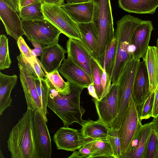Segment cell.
Returning <instances> with one entry per match:
<instances>
[{
	"instance_id": "1",
	"label": "cell",
	"mask_w": 158,
	"mask_h": 158,
	"mask_svg": "<svg viewBox=\"0 0 158 158\" xmlns=\"http://www.w3.org/2000/svg\"><path fill=\"white\" fill-rule=\"evenodd\" d=\"M34 111L27 108L13 128L7 141L12 158H42L34 131Z\"/></svg>"
},
{
	"instance_id": "2",
	"label": "cell",
	"mask_w": 158,
	"mask_h": 158,
	"mask_svg": "<svg viewBox=\"0 0 158 158\" xmlns=\"http://www.w3.org/2000/svg\"><path fill=\"white\" fill-rule=\"evenodd\" d=\"M50 93L47 106L62 120L64 127H68L76 123L81 126L84 122L82 117L85 110L80 105L81 95L83 88L70 84L71 92L64 95L58 92L47 77Z\"/></svg>"
},
{
	"instance_id": "3",
	"label": "cell",
	"mask_w": 158,
	"mask_h": 158,
	"mask_svg": "<svg viewBox=\"0 0 158 158\" xmlns=\"http://www.w3.org/2000/svg\"><path fill=\"white\" fill-rule=\"evenodd\" d=\"M143 20L130 15L123 17L116 23L115 36L116 39V57L111 76V84H116L123 67L135 50L132 44L134 32Z\"/></svg>"
},
{
	"instance_id": "4",
	"label": "cell",
	"mask_w": 158,
	"mask_h": 158,
	"mask_svg": "<svg viewBox=\"0 0 158 158\" xmlns=\"http://www.w3.org/2000/svg\"><path fill=\"white\" fill-rule=\"evenodd\" d=\"M94 3L92 22L98 37V45L92 55L99 61H103L108 47L115 37L110 0H93Z\"/></svg>"
},
{
	"instance_id": "5",
	"label": "cell",
	"mask_w": 158,
	"mask_h": 158,
	"mask_svg": "<svg viewBox=\"0 0 158 158\" xmlns=\"http://www.w3.org/2000/svg\"><path fill=\"white\" fill-rule=\"evenodd\" d=\"M140 59L131 56L124 64L118 77L117 84L118 89V106L114 127L118 129L132 96L133 84Z\"/></svg>"
},
{
	"instance_id": "6",
	"label": "cell",
	"mask_w": 158,
	"mask_h": 158,
	"mask_svg": "<svg viewBox=\"0 0 158 158\" xmlns=\"http://www.w3.org/2000/svg\"><path fill=\"white\" fill-rule=\"evenodd\" d=\"M22 25L27 39L35 41L43 47L58 42L61 32L46 19L22 20Z\"/></svg>"
},
{
	"instance_id": "7",
	"label": "cell",
	"mask_w": 158,
	"mask_h": 158,
	"mask_svg": "<svg viewBox=\"0 0 158 158\" xmlns=\"http://www.w3.org/2000/svg\"><path fill=\"white\" fill-rule=\"evenodd\" d=\"M42 12L46 19L69 38L81 41L77 23L61 7L46 3L42 4Z\"/></svg>"
},
{
	"instance_id": "8",
	"label": "cell",
	"mask_w": 158,
	"mask_h": 158,
	"mask_svg": "<svg viewBox=\"0 0 158 158\" xmlns=\"http://www.w3.org/2000/svg\"><path fill=\"white\" fill-rule=\"evenodd\" d=\"M20 82L26 100L27 108L39 112L46 122L48 119L43 111L42 103L35 83L36 77L28 69L20 53L17 56Z\"/></svg>"
},
{
	"instance_id": "9",
	"label": "cell",
	"mask_w": 158,
	"mask_h": 158,
	"mask_svg": "<svg viewBox=\"0 0 158 158\" xmlns=\"http://www.w3.org/2000/svg\"><path fill=\"white\" fill-rule=\"evenodd\" d=\"M142 125L139 118L138 106L132 95L120 127L118 129L121 143V156L127 150Z\"/></svg>"
},
{
	"instance_id": "10",
	"label": "cell",
	"mask_w": 158,
	"mask_h": 158,
	"mask_svg": "<svg viewBox=\"0 0 158 158\" xmlns=\"http://www.w3.org/2000/svg\"><path fill=\"white\" fill-rule=\"evenodd\" d=\"M111 85L109 91L101 100L92 99L98 116V120L109 128L114 126L118 106V85L117 84Z\"/></svg>"
},
{
	"instance_id": "11",
	"label": "cell",
	"mask_w": 158,
	"mask_h": 158,
	"mask_svg": "<svg viewBox=\"0 0 158 158\" xmlns=\"http://www.w3.org/2000/svg\"><path fill=\"white\" fill-rule=\"evenodd\" d=\"M89 140L78 130L65 127L60 128L53 138L57 149L71 152L78 149Z\"/></svg>"
},
{
	"instance_id": "12",
	"label": "cell",
	"mask_w": 158,
	"mask_h": 158,
	"mask_svg": "<svg viewBox=\"0 0 158 158\" xmlns=\"http://www.w3.org/2000/svg\"><path fill=\"white\" fill-rule=\"evenodd\" d=\"M66 48L68 57L84 70L93 80L92 55L81 41L69 38L66 43Z\"/></svg>"
},
{
	"instance_id": "13",
	"label": "cell",
	"mask_w": 158,
	"mask_h": 158,
	"mask_svg": "<svg viewBox=\"0 0 158 158\" xmlns=\"http://www.w3.org/2000/svg\"><path fill=\"white\" fill-rule=\"evenodd\" d=\"M47 123L39 112H34V131L42 158H51L52 152L51 139Z\"/></svg>"
},
{
	"instance_id": "14",
	"label": "cell",
	"mask_w": 158,
	"mask_h": 158,
	"mask_svg": "<svg viewBox=\"0 0 158 158\" xmlns=\"http://www.w3.org/2000/svg\"><path fill=\"white\" fill-rule=\"evenodd\" d=\"M58 71L70 84L83 89L93 83L89 75L69 57L64 60Z\"/></svg>"
},
{
	"instance_id": "15",
	"label": "cell",
	"mask_w": 158,
	"mask_h": 158,
	"mask_svg": "<svg viewBox=\"0 0 158 158\" xmlns=\"http://www.w3.org/2000/svg\"><path fill=\"white\" fill-rule=\"evenodd\" d=\"M153 129L152 122L142 125L120 158H144L148 139Z\"/></svg>"
},
{
	"instance_id": "16",
	"label": "cell",
	"mask_w": 158,
	"mask_h": 158,
	"mask_svg": "<svg viewBox=\"0 0 158 158\" xmlns=\"http://www.w3.org/2000/svg\"><path fill=\"white\" fill-rule=\"evenodd\" d=\"M153 29L151 21L143 20L135 29L132 39V44L135 47L133 55L135 59H144Z\"/></svg>"
},
{
	"instance_id": "17",
	"label": "cell",
	"mask_w": 158,
	"mask_h": 158,
	"mask_svg": "<svg viewBox=\"0 0 158 158\" xmlns=\"http://www.w3.org/2000/svg\"><path fill=\"white\" fill-rule=\"evenodd\" d=\"M66 50L57 42L43 47L40 62L44 72L52 73L58 70L65 59Z\"/></svg>"
},
{
	"instance_id": "18",
	"label": "cell",
	"mask_w": 158,
	"mask_h": 158,
	"mask_svg": "<svg viewBox=\"0 0 158 158\" xmlns=\"http://www.w3.org/2000/svg\"><path fill=\"white\" fill-rule=\"evenodd\" d=\"M0 18L4 24L7 35L16 41L20 37L25 35L22 27V20L19 15L2 0H0Z\"/></svg>"
},
{
	"instance_id": "19",
	"label": "cell",
	"mask_w": 158,
	"mask_h": 158,
	"mask_svg": "<svg viewBox=\"0 0 158 158\" xmlns=\"http://www.w3.org/2000/svg\"><path fill=\"white\" fill-rule=\"evenodd\" d=\"M151 92L150 83L145 61H140L135 77L132 97L138 106H140Z\"/></svg>"
},
{
	"instance_id": "20",
	"label": "cell",
	"mask_w": 158,
	"mask_h": 158,
	"mask_svg": "<svg viewBox=\"0 0 158 158\" xmlns=\"http://www.w3.org/2000/svg\"><path fill=\"white\" fill-rule=\"evenodd\" d=\"M61 7L69 16L77 23L92 22L94 3L93 0L77 3H64Z\"/></svg>"
},
{
	"instance_id": "21",
	"label": "cell",
	"mask_w": 158,
	"mask_h": 158,
	"mask_svg": "<svg viewBox=\"0 0 158 158\" xmlns=\"http://www.w3.org/2000/svg\"><path fill=\"white\" fill-rule=\"evenodd\" d=\"M119 7L131 13H154L158 7V0H118Z\"/></svg>"
},
{
	"instance_id": "22",
	"label": "cell",
	"mask_w": 158,
	"mask_h": 158,
	"mask_svg": "<svg viewBox=\"0 0 158 158\" xmlns=\"http://www.w3.org/2000/svg\"><path fill=\"white\" fill-rule=\"evenodd\" d=\"M18 76L7 75L0 72V114L11 106L12 99L10 94L17 84Z\"/></svg>"
},
{
	"instance_id": "23",
	"label": "cell",
	"mask_w": 158,
	"mask_h": 158,
	"mask_svg": "<svg viewBox=\"0 0 158 158\" xmlns=\"http://www.w3.org/2000/svg\"><path fill=\"white\" fill-rule=\"evenodd\" d=\"M149 77L151 91L158 87V48L149 46L144 59Z\"/></svg>"
},
{
	"instance_id": "24",
	"label": "cell",
	"mask_w": 158,
	"mask_h": 158,
	"mask_svg": "<svg viewBox=\"0 0 158 158\" xmlns=\"http://www.w3.org/2000/svg\"><path fill=\"white\" fill-rule=\"evenodd\" d=\"M81 132L86 139L91 140L107 138L109 128L99 121L88 119L81 125Z\"/></svg>"
},
{
	"instance_id": "25",
	"label": "cell",
	"mask_w": 158,
	"mask_h": 158,
	"mask_svg": "<svg viewBox=\"0 0 158 158\" xmlns=\"http://www.w3.org/2000/svg\"><path fill=\"white\" fill-rule=\"evenodd\" d=\"M81 36V41L92 55L98 45V37L93 22L77 23Z\"/></svg>"
},
{
	"instance_id": "26",
	"label": "cell",
	"mask_w": 158,
	"mask_h": 158,
	"mask_svg": "<svg viewBox=\"0 0 158 158\" xmlns=\"http://www.w3.org/2000/svg\"><path fill=\"white\" fill-rule=\"evenodd\" d=\"M93 151L92 158H116L110 142L107 138L90 140Z\"/></svg>"
},
{
	"instance_id": "27",
	"label": "cell",
	"mask_w": 158,
	"mask_h": 158,
	"mask_svg": "<svg viewBox=\"0 0 158 158\" xmlns=\"http://www.w3.org/2000/svg\"><path fill=\"white\" fill-rule=\"evenodd\" d=\"M19 15L22 20L45 19L40 1L35 2L22 7L19 10Z\"/></svg>"
},
{
	"instance_id": "28",
	"label": "cell",
	"mask_w": 158,
	"mask_h": 158,
	"mask_svg": "<svg viewBox=\"0 0 158 158\" xmlns=\"http://www.w3.org/2000/svg\"><path fill=\"white\" fill-rule=\"evenodd\" d=\"M59 72L58 70L50 73H45L48 81L58 92L64 95L70 94L71 92L70 83L64 81Z\"/></svg>"
},
{
	"instance_id": "29",
	"label": "cell",
	"mask_w": 158,
	"mask_h": 158,
	"mask_svg": "<svg viewBox=\"0 0 158 158\" xmlns=\"http://www.w3.org/2000/svg\"><path fill=\"white\" fill-rule=\"evenodd\" d=\"M116 39L115 36L106 52L104 61L105 71L109 83L115 64L116 57Z\"/></svg>"
},
{
	"instance_id": "30",
	"label": "cell",
	"mask_w": 158,
	"mask_h": 158,
	"mask_svg": "<svg viewBox=\"0 0 158 158\" xmlns=\"http://www.w3.org/2000/svg\"><path fill=\"white\" fill-rule=\"evenodd\" d=\"M91 61L93 68V82L100 101L102 98L103 91L102 83V76L103 68L92 56Z\"/></svg>"
},
{
	"instance_id": "31",
	"label": "cell",
	"mask_w": 158,
	"mask_h": 158,
	"mask_svg": "<svg viewBox=\"0 0 158 158\" xmlns=\"http://www.w3.org/2000/svg\"><path fill=\"white\" fill-rule=\"evenodd\" d=\"M35 83L42 103L43 111L46 115L48 98L50 91L49 85L45 78L42 80H40L36 77L35 80Z\"/></svg>"
},
{
	"instance_id": "32",
	"label": "cell",
	"mask_w": 158,
	"mask_h": 158,
	"mask_svg": "<svg viewBox=\"0 0 158 158\" xmlns=\"http://www.w3.org/2000/svg\"><path fill=\"white\" fill-rule=\"evenodd\" d=\"M11 60L9 51L8 39L4 35H0V70L8 69L10 66Z\"/></svg>"
},
{
	"instance_id": "33",
	"label": "cell",
	"mask_w": 158,
	"mask_h": 158,
	"mask_svg": "<svg viewBox=\"0 0 158 158\" xmlns=\"http://www.w3.org/2000/svg\"><path fill=\"white\" fill-rule=\"evenodd\" d=\"M155 93L151 91L148 97L139 107L138 112L139 118L142 121L152 116L154 101Z\"/></svg>"
},
{
	"instance_id": "34",
	"label": "cell",
	"mask_w": 158,
	"mask_h": 158,
	"mask_svg": "<svg viewBox=\"0 0 158 158\" xmlns=\"http://www.w3.org/2000/svg\"><path fill=\"white\" fill-rule=\"evenodd\" d=\"M144 158H158V133L154 128L148 139Z\"/></svg>"
},
{
	"instance_id": "35",
	"label": "cell",
	"mask_w": 158,
	"mask_h": 158,
	"mask_svg": "<svg viewBox=\"0 0 158 158\" xmlns=\"http://www.w3.org/2000/svg\"><path fill=\"white\" fill-rule=\"evenodd\" d=\"M107 138L110 142L116 158H120L122 155L121 143L118 129L115 127L109 128Z\"/></svg>"
},
{
	"instance_id": "36",
	"label": "cell",
	"mask_w": 158,
	"mask_h": 158,
	"mask_svg": "<svg viewBox=\"0 0 158 158\" xmlns=\"http://www.w3.org/2000/svg\"><path fill=\"white\" fill-rule=\"evenodd\" d=\"M22 56L24 62L27 68L37 78L40 80H42L46 77L47 75L42 70L36 57H35L31 62H29L22 55Z\"/></svg>"
},
{
	"instance_id": "37",
	"label": "cell",
	"mask_w": 158,
	"mask_h": 158,
	"mask_svg": "<svg viewBox=\"0 0 158 158\" xmlns=\"http://www.w3.org/2000/svg\"><path fill=\"white\" fill-rule=\"evenodd\" d=\"M91 140V139H90ZM89 140L78 149L73 151L68 158H92L93 150Z\"/></svg>"
},
{
	"instance_id": "38",
	"label": "cell",
	"mask_w": 158,
	"mask_h": 158,
	"mask_svg": "<svg viewBox=\"0 0 158 158\" xmlns=\"http://www.w3.org/2000/svg\"><path fill=\"white\" fill-rule=\"evenodd\" d=\"M17 43L20 53L29 62H31L35 57L33 55L31 49L28 47L22 36L19 38Z\"/></svg>"
},
{
	"instance_id": "39",
	"label": "cell",
	"mask_w": 158,
	"mask_h": 158,
	"mask_svg": "<svg viewBox=\"0 0 158 158\" xmlns=\"http://www.w3.org/2000/svg\"><path fill=\"white\" fill-rule=\"evenodd\" d=\"M31 42L35 48L34 49H31L33 55L36 57L40 56L43 51V47L35 41H32Z\"/></svg>"
},
{
	"instance_id": "40",
	"label": "cell",
	"mask_w": 158,
	"mask_h": 158,
	"mask_svg": "<svg viewBox=\"0 0 158 158\" xmlns=\"http://www.w3.org/2000/svg\"><path fill=\"white\" fill-rule=\"evenodd\" d=\"M10 8L19 12V0H2Z\"/></svg>"
},
{
	"instance_id": "41",
	"label": "cell",
	"mask_w": 158,
	"mask_h": 158,
	"mask_svg": "<svg viewBox=\"0 0 158 158\" xmlns=\"http://www.w3.org/2000/svg\"><path fill=\"white\" fill-rule=\"evenodd\" d=\"M158 115V87L155 93L154 101L153 110L152 116L153 118L156 117Z\"/></svg>"
},
{
	"instance_id": "42",
	"label": "cell",
	"mask_w": 158,
	"mask_h": 158,
	"mask_svg": "<svg viewBox=\"0 0 158 158\" xmlns=\"http://www.w3.org/2000/svg\"><path fill=\"white\" fill-rule=\"evenodd\" d=\"M87 88L89 95L91 96L93 98H95L98 101H99V99L97 94L94 86V83H93L90 85Z\"/></svg>"
},
{
	"instance_id": "43",
	"label": "cell",
	"mask_w": 158,
	"mask_h": 158,
	"mask_svg": "<svg viewBox=\"0 0 158 158\" xmlns=\"http://www.w3.org/2000/svg\"><path fill=\"white\" fill-rule=\"evenodd\" d=\"M64 0H40L42 4L46 3L61 6L64 4Z\"/></svg>"
},
{
	"instance_id": "44",
	"label": "cell",
	"mask_w": 158,
	"mask_h": 158,
	"mask_svg": "<svg viewBox=\"0 0 158 158\" xmlns=\"http://www.w3.org/2000/svg\"><path fill=\"white\" fill-rule=\"evenodd\" d=\"M40 0H19V10L22 7Z\"/></svg>"
},
{
	"instance_id": "45",
	"label": "cell",
	"mask_w": 158,
	"mask_h": 158,
	"mask_svg": "<svg viewBox=\"0 0 158 158\" xmlns=\"http://www.w3.org/2000/svg\"><path fill=\"white\" fill-rule=\"evenodd\" d=\"M153 124V128L158 133V115L153 118L152 121Z\"/></svg>"
},
{
	"instance_id": "46",
	"label": "cell",
	"mask_w": 158,
	"mask_h": 158,
	"mask_svg": "<svg viewBox=\"0 0 158 158\" xmlns=\"http://www.w3.org/2000/svg\"><path fill=\"white\" fill-rule=\"evenodd\" d=\"M68 3H77L88 2L92 0H66Z\"/></svg>"
},
{
	"instance_id": "47",
	"label": "cell",
	"mask_w": 158,
	"mask_h": 158,
	"mask_svg": "<svg viewBox=\"0 0 158 158\" xmlns=\"http://www.w3.org/2000/svg\"><path fill=\"white\" fill-rule=\"evenodd\" d=\"M0 158H4V156H3V154L2 153L1 150L0 151Z\"/></svg>"
},
{
	"instance_id": "48",
	"label": "cell",
	"mask_w": 158,
	"mask_h": 158,
	"mask_svg": "<svg viewBox=\"0 0 158 158\" xmlns=\"http://www.w3.org/2000/svg\"><path fill=\"white\" fill-rule=\"evenodd\" d=\"M156 47L158 48V39H157L156 41Z\"/></svg>"
},
{
	"instance_id": "49",
	"label": "cell",
	"mask_w": 158,
	"mask_h": 158,
	"mask_svg": "<svg viewBox=\"0 0 158 158\" xmlns=\"http://www.w3.org/2000/svg\"></svg>"
}]
</instances>
